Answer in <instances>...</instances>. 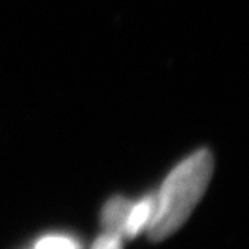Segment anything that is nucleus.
<instances>
[{
    "label": "nucleus",
    "mask_w": 249,
    "mask_h": 249,
    "mask_svg": "<svg viewBox=\"0 0 249 249\" xmlns=\"http://www.w3.org/2000/svg\"><path fill=\"white\" fill-rule=\"evenodd\" d=\"M212 170L213 159L209 151L194 152L175 167L156 196L154 215L147 227L151 240H165L188 220L206 193Z\"/></svg>",
    "instance_id": "nucleus-1"
},
{
    "label": "nucleus",
    "mask_w": 249,
    "mask_h": 249,
    "mask_svg": "<svg viewBox=\"0 0 249 249\" xmlns=\"http://www.w3.org/2000/svg\"><path fill=\"white\" fill-rule=\"evenodd\" d=\"M154 207H156V197L154 196L142 197L141 201L131 204L126 223H124V238H133L139 235L142 230H146L154 215Z\"/></svg>",
    "instance_id": "nucleus-2"
},
{
    "label": "nucleus",
    "mask_w": 249,
    "mask_h": 249,
    "mask_svg": "<svg viewBox=\"0 0 249 249\" xmlns=\"http://www.w3.org/2000/svg\"><path fill=\"white\" fill-rule=\"evenodd\" d=\"M131 201L120 196L110 199L102 211L104 231L115 233V235L124 238V223H126V217L129 209H131Z\"/></svg>",
    "instance_id": "nucleus-3"
},
{
    "label": "nucleus",
    "mask_w": 249,
    "mask_h": 249,
    "mask_svg": "<svg viewBox=\"0 0 249 249\" xmlns=\"http://www.w3.org/2000/svg\"><path fill=\"white\" fill-rule=\"evenodd\" d=\"M34 249H79V245L70 236L51 235L39 240Z\"/></svg>",
    "instance_id": "nucleus-4"
},
{
    "label": "nucleus",
    "mask_w": 249,
    "mask_h": 249,
    "mask_svg": "<svg viewBox=\"0 0 249 249\" xmlns=\"http://www.w3.org/2000/svg\"><path fill=\"white\" fill-rule=\"evenodd\" d=\"M122 240L123 238L115 233L104 231L94 243L92 249H122Z\"/></svg>",
    "instance_id": "nucleus-5"
}]
</instances>
